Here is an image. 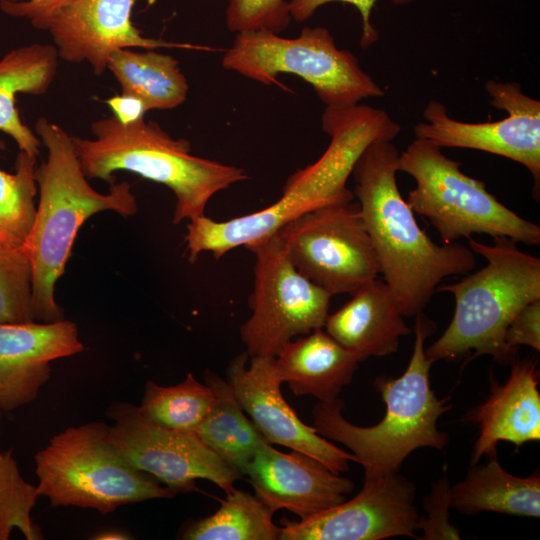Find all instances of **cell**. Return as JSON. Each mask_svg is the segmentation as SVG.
<instances>
[{"label":"cell","instance_id":"ffe728a7","mask_svg":"<svg viewBox=\"0 0 540 540\" xmlns=\"http://www.w3.org/2000/svg\"><path fill=\"white\" fill-rule=\"evenodd\" d=\"M323 328L361 361L397 351L400 338L411 334L387 284L376 278L353 292Z\"/></svg>","mask_w":540,"mask_h":540},{"label":"cell","instance_id":"ba28073f","mask_svg":"<svg viewBox=\"0 0 540 540\" xmlns=\"http://www.w3.org/2000/svg\"><path fill=\"white\" fill-rule=\"evenodd\" d=\"M460 166L437 144L422 138L412 141L397 160V171L411 175L416 182L407 203L431 222L445 244L469 239L472 234L540 244L538 225L507 208L483 181L466 175Z\"/></svg>","mask_w":540,"mask_h":540},{"label":"cell","instance_id":"7c38bea8","mask_svg":"<svg viewBox=\"0 0 540 540\" xmlns=\"http://www.w3.org/2000/svg\"><path fill=\"white\" fill-rule=\"evenodd\" d=\"M108 435L113 445L138 470L175 495L196 489V481L213 482L225 493L242 475L206 447L193 433L159 426L143 417L137 406L114 401L107 408Z\"/></svg>","mask_w":540,"mask_h":540},{"label":"cell","instance_id":"e0dca14e","mask_svg":"<svg viewBox=\"0 0 540 540\" xmlns=\"http://www.w3.org/2000/svg\"><path fill=\"white\" fill-rule=\"evenodd\" d=\"M241 475L273 512L284 508L300 520L341 504L354 488L351 479L315 458L295 450L283 453L269 443L256 451Z\"/></svg>","mask_w":540,"mask_h":540},{"label":"cell","instance_id":"52a82bcc","mask_svg":"<svg viewBox=\"0 0 540 540\" xmlns=\"http://www.w3.org/2000/svg\"><path fill=\"white\" fill-rule=\"evenodd\" d=\"M105 422L71 426L55 434L35 456L37 492L53 507H118L175 496L151 475L135 468L113 445Z\"/></svg>","mask_w":540,"mask_h":540},{"label":"cell","instance_id":"4316f807","mask_svg":"<svg viewBox=\"0 0 540 540\" xmlns=\"http://www.w3.org/2000/svg\"><path fill=\"white\" fill-rule=\"evenodd\" d=\"M215 395L193 374L172 386L147 381L139 413L149 421L176 431L193 433L210 411Z\"/></svg>","mask_w":540,"mask_h":540},{"label":"cell","instance_id":"83f0119b","mask_svg":"<svg viewBox=\"0 0 540 540\" xmlns=\"http://www.w3.org/2000/svg\"><path fill=\"white\" fill-rule=\"evenodd\" d=\"M5 145L0 140V149ZM37 157L19 151L15 172L0 169V242L25 244L33 225L38 192L35 180Z\"/></svg>","mask_w":540,"mask_h":540},{"label":"cell","instance_id":"cb8c5ba5","mask_svg":"<svg viewBox=\"0 0 540 540\" xmlns=\"http://www.w3.org/2000/svg\"><path fill=\"white\" fill-rule=\"evenodd\" d=\"M121 93L139 98L146 111L170 110L183 104L189 85L176 58L157 49L114 51L107 64Z\"/></svg>","mask_w":540,"mask_h":540},{"label":"cell","instance_id":"74e56055","mask_svg":"<svg viewBox=\"0 0 540 540\" xmlns=\"http://www.w3.org/2000/svg\"><path fill=\"white\" fill-rule=\"evenodd\" d=\"M1 418H2V410L0 409V421H1Z\"/></svg>","mask_w":540,"mask_h":540},{"label":"cell","instance_id":"8d00e7d4","mask_svg":"<svg viewBox=\"0 0 540 540\" xmlns=\"http://www.w3.org/2000/svg\"><path fill=\"white\" fill-rule=\"evenodd\" d=\"M93 539H97V540H123L124 539L126 540V539H131V537L128 534H125L120 531L109 530V531H104L97 534L96 536L93 537Z\"/></svg>","mask_w":540,"mask_h":540},{"label":"cell","instance_id":"8992f818","mask_svg":"<svg viewBox=\"0 0 540 540\" xmlns=\"http://www.w3.org/2000/svg\"><path fill=\"white\" fill-rule=\"evenodd\" d=\"M517 243L504 236L495 237L492 245L469 238V248L487 264L457 283L437 287L454 296L455 310L443 334L425 349L431 362L472 350L473 357L514 361L504 343L506 328L525 305L540 299V259L521 251Z\"/></svg>","mask_w":540,"mask_h":540},{"label":"cell","instance_id":"9a60e30c","mask_svg":"<svg viewBox=\"0 0 540 540\" xmlns=\"http://www.w3.org/2000/svg\"><path fill=\"white\" fill-rule=\"evenodd\" d=\"M226 381L252 423L269 444H278L315 458L340 474L349 469L353 454L319 435L314 427L302 422L281 393L283 383L275 358L237 355L227 368Z\"/></svg>","mask_w":540,"mask_h":540},{"label":"cell","instance_id":"484cf974","mask_svg":"<svg viewBox=\"0 0 540 540\" xmlns=\"http://www.w3.org/2000/svg\"><path fill=\"white\" fill-rule=\"evenodd\" d=\"M274 512L255 494L234 488L212 515L189 525L186 540H279Z\"/></svg>","mask_w":540,"mask_h":540},{"label":"cell","instance_id":"d4e9b609","mask_svg":"<svg viewBox=\"0 0 540 540\" xmlns=\"http://www.w3.org/2000/svg\"><path fill=\"white\" fill-rule=\"evenodd\" d=\"M205 383L211 387L213 405L193 434L226 464L241 474L256 451L268 443L237 401L226 380L207 370Z\"/></svg>","mask_w":540,"mask_h":540},{"label":"cell","instance_id":"f1b7e54d","mask_svg":"<svg viewBox=\"0 0 540 540\" xmlns=\"http://www.w3.org/2000/svg\"><path fill=\"white\" fill-rule=\"evenodd\" d=\"M39 497L37 486L22 477L13 449L0 452V540L9 539L14 529L27 540L45 538L31 518Z\"/></svg>","mask_w":540,"mask_h":540},{"label":"cell","instance_id":"44dd1931","mask_svg":"<svg viewBox=\"0 0 540 540\" xmlns=\"http://www.w3.org/2000/svg\"><path fill=\"white\" fill-rule=\"evenodd\" d=\"M274 358L282 382L293 394L311 395L325 403L338 398L361 361L322 328L291 340Z\"/></svg>","mask_w":540,"mask_h":540},{"label":"cell","instance_id":"30bf717a","mask_svg":"<svg viewBox=\"0 0 540 540\" xmlns=\"http://www.w3.org/2000/svg\"><path fill=\"white\" fill-rule=\"evenodd\" d=\"M255 256L251 316L240 335L249 357H275L298 336L323 328L331 295L302 275L277 233L245 246Z\"/></svg>","mask_w":540,"mask_h":540},{"label":"cell","instance_id":"d6a6232c","mask_svg":"<svg viewBox=\"0 0 540 540\" xmlns=\"http://www.w3.org/2000/svg\"><path fill=\"white\" fill-rule=\"evenodd\" d=\"M377 0H290L288 2L291 19L303 22L310 18L321 6L331 2H342L353 5L359 11L362 20L360 46L368 48L379 38L378 31L371 23V12ZM415 0H393L394 4L405 5Z\"/></svg>","mask_w":540,"mask_h":540},{"label":"cell","instance_id":"2e32d148","mask_svg":"<svg viewBox=\"0 0 540 540\" xmlns=\"http://www.w3.org/2000/svg\"><path fill=\"white\" fill-rule=\"evenodd\" d=\"M139 1L154 0H69L45 20L40 30L50 33L59 59L88 63L97 76L107 70L110 55L119 49H210L145 37L132 21Z\"/></svg>","mask_w":540,"mask_h":540},{"label":"cell","instance_id":"ac0fdd59","mask_svg":"<svg viewBox=\"0 0 540 540\" xmlns=\"http://www.w3.org/2000/svg\"><path fill=\"white\" fill-rule=\"evenodd\" d=\"M83 350L70 320L0 324V409L12 411L32 402L51 377L50 363Z\"/></svg>","mask_w":540,"mask_h":540},{"label":"cell","instance_id":"d590c367","mask_svg":"<svg viewBox=\"0 0 540 540\" xmlns=\"http://www.w3.org/2000/svg\"><path fill=\"white\" fill-rule=\"evenodd\" d=\"M105 103L110 108L112 116L123 125H128L139 119L144 118L147 112L143 102L129 94L121 93L114 95L105 100Z\"/></svg>","mask_w":540,"mask_h":540},{"label":"cell","instance_id":"603a6c76","mask_svg":"<svg viewBox=\"0 0 540 540\" xmlns=\"http://www.w3.org/2000/svg\"><path fill=\"white\" fill-rule=\"evenodd\" d=\"M485 464L471 465L464 480L450 487V505L461 513L482 511L539 518L540 477H517L500 465L497 452Z\"/></svg>","mask_w":540,"mask_h":540},{"label":"cell","instance_id":"277c9868","mask_svg":"<svg viewBox=\"0 0 540 540\" xmlns=\"http://www.w3.org/2000/svg\"><path fill=\"white\" fill-rule=\"evenodd\" d=\"M415 342L410 362L398 378L380 376L375 380L386 404L383 419L374 426L360 427L348 422L344 402H318L312 411L317 433L349 448L362 465L365 478H378L394 472L416 449H443L447 433L437 428L438 419L451 405L439 399L430 385L431 362L425 354V340L434 324L422 312L416 315Z\"/></svg>","mask_w":540,"mask_h":540},{"label":"cell","instance_id":"d6986e66","mask_svg":"<svg viewBox=\"0 0 540 540\" xmlns=\"http://www.w3.org/2000/svg\"><path fill=\"white\" fill-rule=\"evenodd\" d=\"M538 383L539 373L533 359L514 362L503 385L491 378L490 396L463 417L464 421L479 425L471 465L477 464L484 454L497 452L500 441L520 447L526 442L540 440Z\"/></svg>","mask_w":540,"mask_h":540},{"label":"cell","instance_id":"7a4b0ae2","mask_svg":"<svg viewBox=\"0 0 540 540\" xmlns=\"http://www.w3.org/2000/svg\"><path fill=\"white\" fill-rule=\"evenodd\" d=\"M399 152L392 141L371 142L357 159L353 194L373 243L380 273L403 316H416L439 283L466 275L474 252L459 243L438 245L423 231L396 182Z\"/></svg>","mask_w":540,"mask_h":540},{"label":"cell","instance_id":"836d02e7","mask_svg":"<svg viewBox=\"0 0 540 540\" xmlns=\"http://www.w3.org/2000/svg\"><path fill=\"white\" fill-rule=\"evenodd\" d=\"M504 343L514 358L521 345L540 350V299L525 305L508 324Z\"/></svg>","mask_w":540,"mask_h":540},{"label":"cell","instance_id":"4fadbf2b","mask_svg":"<svg viewBox=\"0 0 540 540\" xmlns=\"http://www.w3.org/2000/svg\"><path fill=\"white\" fill-rule=\"evenodd\" d=\"M485 90L490 103L508 116L495 122L467 123L451 118L446 107L430 100L424 109L426 122L414 127L416 138L439 147L468 148L506 157L531 173L534 197L540 189V102L524 94L518 83L490 80Z\"/></svg>","mask_w":540,"mask_h":540},{"label":"cell","instance_id":"3957f363","mask_svg":"<svg viewBox=\"0 0 540 540\" xmlns=\"http://www.w3.org/2000/svg\"><path fill=\"white\" fill-rule=\"evenodd\" d=\"M34 132L47 150V159L35 169L39 200L25 245L33 268L35 322L51 323L65 319L55 300V284L65 272L80 227L101 211L133 216L138 205L127 181H114L108 193L89 184L72 136L61 126L40 117Z\"/></svg>","mask_w":540,"mask_h":540},{"label":"cell","instance_id":"5b68a950","mask_svg":"<svg viewBox=\"0 0 540 540\" xmlns=\"http://www.w3.org/2000/svg\"><path fill=\"white\" fill-rule=\"evenodd\" d=\"M90 129L93 139L72 136L85 176L110 185L115 172L127 171L165 185L176 198L174 224L204 216L217 192L248 178L242 168L192 155L188 140L145 118L123 125L111 116Z\"/></svg>","mask_w":540,"mask_h":540},{"label":"cell","instance_id":"f546056e","mask_svg":"<svg viewBox=\"0 0 540 540\" xmlns=\"http://www.w3.org/2000/svg\"><path fill=\"white\" fill-rule=\"evenodd\" d=\"M32 322L33 268L27 247L0 242V324Z\"/></svg>","mask_w":540,"mask_h":540},{"label":"cell","instance_id":"6da1fadb","mask_svg":"<svg viewBox=\"0 0 540 540\" xmlns=\"http://www.w3.org/2000/svg\"><path fill=\"white\" fill-rule=\"evenodd\" d=\"M322 128L330 136L328 147L314 163L287 179L275 203L227 221L206 215L189 221L185 243L191 263L205 251L219 259L237 247L276 233L306 212L352 201L354 194L346 184L361 153L375 140L392 141L401 130L386 111L359 104L326 107Z\"/></svg>","mask_w":540,"mask_h":540},{"label":"cell","instance_id":"9c48e42d","mask_svg":"<svg viewBox=\"0 0 540 540\" xmlns=\"http://www.w3.org/2000/svg\"><path fill=\"white\" fill-rule=\"evenodd\" d=\"M224 69L265 85L277 75L294 74L316 92L326 107H350L384 91L364 72L357 57L339 49L325 27H305L295 38L265 30L236 33L222 57Z\"/></svg>","mask_w":540,"mask_h":540},{"label":"cell","instance_id":"e575fe53","mask_svg":"<svg viewBox=\"0 0 540 540\" xmlns=\"http://www.w3.org/2000/svg\"><path fill=\"white\" fill-rule=\"evenodd\" d=\"M69 0H0L3 13L29 20L31 25L40 29L45 20Z\"/></svg>","mask_w":540,"mask_h":540},{"label":"cell","instance_id":"7402d4cb","mask_svg":"<svg viewBox=\"0 0 540 540\" xmlns=\"http://www.w3.org/2000/svg\"><path fill=\"white\" fill-rule=\"evenodd\" d=\"M53 44L32 43L7 52L0 59V131L10 136L19 151L38 156L41 140L21 120L16 95H42L51 86L58 67Z\"/></svg>","mask_w":540,"mask_h":540},{"label":"cell","instance_id":"5bb4252c","mask_svg":"<svg viewBox=\"0 0 540 540\" xmlns=\"http://www.w3.org/2000/svg\"><path fill=\"white\" fill-rule=\"evenodd\" d=\"M415 495V486L398 472L365 478L363 488L351 500L304 520H283L279 540L416 537L421 517Z\"/></svg>","mask_w":540,"mask_h":540},{"label":"cell","instance_id":"1f68e13d","mask_svg":"<svg viewBox=\"0 0 540 540\" xmlns=\"http://www.w3.org/2000/svg\"><path fill=\"white\" fill-rule=\"evenodd\" d=\"M450 484L446 477L433 483L430 494L424 499L427 518L421 519L419 529L424 540L460 539L459 531L449 522Z\"/></svg>","mask_w":540,"mask_h":540},{"label":"cell","instance_id":"8fae6325","mask_svg":"<svg viewBox=\"0 0 540 540\" xmlns=\"http://www.w3.org/2000/svg\"><path fill=\"white\" fill-rule=\"evenodd\" d=\"M276 233L296 269L331 296L352 294L378 278V258L358 203L306 212Z\"/></svg>","mask_w":540,"mask_h":540},{"label":"cell","instance_id":"4dcf8cb0","mask_svg":"<svg viewBox=\"0 0 540 540\" xmlns=\"http://www.w3.org/2000/svg\"><path fill=\"white\" fill-rule=\"evenodd\" d=\"M231 32L265 30L279 34L290 24L286 0H229L225 11Z\"/></svg>","mask_w":540,"mask_h":540}]
</instances>
